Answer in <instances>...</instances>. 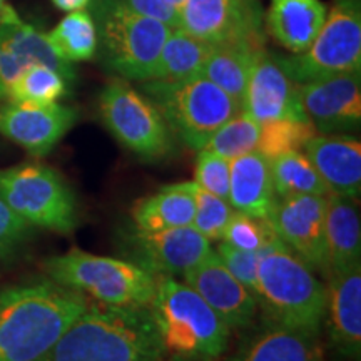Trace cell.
I'll use <instances>...</instances> for the list:
<instances>
[{
    "label": "cell",
    "instance_id": "cell-1",
    "mask_svg": "<svg viewBox=\"0 0 361 361\" xmlns=\"http://www.w3.org/2000/svg\"><path fill=\"white\" fill-rule=\"evenodd\" d=\"M90 305L52 279L0 290V361H40Z\"/></svg>",
    "mask_w": 361,
    "mask_h": 361
},
{
    "label": "cell",
    "instance_id": "cell-2",
    "mask_svg": "<svg viewBox=\"0 0 361 361\" xmlns=\"http://www.w3.org/2000/svg\"><path fill=\"white\" fill-rule=\"evenodd\" d=\"M164 355L147 308L90 301L40 361H152Z\"/></svg>",
    "mask_w": 361,
    "mask_h": 361
},
{
    "label": "cell",
    "instance_id": "cell-3",
    "mask_svg": "<svg viewBox=\"0 0 361 361\" xmlns=\"http://www.w3.org/2000/svg\"><path fill=\"white\" fill-rule=\"evenodd\" d=\"M149 314L168 356L184 361H218L229 346L231 329L188 283L157 278Z\"/></svg>",
    "mask_w": 361,
    "mask_h": 361
},
{
    "label": "cell",
    "instance_id": "cell-4",
    "mask_svg": "<svg viewBox=\"0 0 361 361\" xmlns=\"http://www.w3.org/2000/svg\"><path fill=\"white\" fill-rule=\"evenodd\" d=\"M256 301L264 319L319 335L326 286L278 236L259 251Z\"/></svg>",
    "mask_w": 361,
    "mask_h": 361
},
{
    "label": "cell",
    "instance_id": "cell-5",
    "mask_svg": "<svg viewBox=\"0 0 361 361\" xmlns=\"http://www.w3.org/2000/svg\"><path fill=\"white\" fill-rule=\"evenodd\" d=\"M49 279L89 298L94 303L121 308H147L157 276L129 259L97 256L72 247L42 263Z\"/></svg>",
    "mask_w": 361,
    "mask_h": 361
},
{
    "label": "cell",
    "instance_id": "cell-6",
    "mask_svg": "<svg viewBox=\"0 0 361 361\" xmlns=\"http://www.w3.org/2000/svg\"><path fill=\"white\" fill-rule=\"evenodd\" d=\"M104 66L117 78L144 82L151 78L173 27L134 12L126 0H90Z\"/></svg>",
    "mask_w": 361,
    "mask_h": 361
},
{
    "label": "cell",
    "instance_id": "cell-7",
    "mask_svg": "<svg viewBox=\"0 0 361 361\" xmlns=\"http://www.w3.org/2000/svg\"><path fill=\"white\" fill-rule=\"evenodd\" d=\"M142 92L174 137L194 151H201L226 121L241 112V104L201 74L180 80H144Z\"/></svg>",
    "mask_w": 361,
    "mask_h": 361
},
{
    "label": "cell",
    "instance_id": "cell-8",
    "mask_svg": "<svg viewBox=\"0 0 361 361\" xmlns=\"http://www.w3.org/2000/svg\"><path fill=\"white\" fill-rule=\"evenodd\" d=\"M97 109L104 128L137 159L159 162L176 152V137L164 117L146 94L126 79L107 82L99 94Z\"/></svg>",
    "mask_w": 361,
    "mask_h": 361
},
{
    "label": "cell",
    "instance_id": "cell-9",
    "mask_svg": "<svg viewBox=\"0 0 361 361\" xmlns=\"http://www.w3.org/2000/svg\"><path fill=\"white\" fill-rule=\"evenodd\" d=\"M0 200L32 228L71 234L79 226V206L67 180L39 162L0 171Z\"/></svg>",
    "mask_w": 361,
    "mask_h": 361
},
{
    "label": "cell",
    "instance_id": "cell-10",
    "mask_svg": "<svg viewBox=\"0 0 361 361\" xmlns=\"http://www.w3.org/2000/svg\"><path fill=\"white\" fill-rule=\"evenodd\" d=\"M276 59L288 78L296 84L361 71L360 0H335L308 49Z\"/></svg>",
    "mask_w": 361,
    "mask_h": 361
},
{
    "label": "cell",
    "instance_id": "cell-11",
    "mask_svg": "<svg viewBox=\"0 0 361 361\" xmlns=\"http://www.w3.org/2000/svg\"><path fill=\"white\" fill-rule=\"evenodd\" d=\"M178 27L211 45L245 42L263 47L266 37L259 0H184Z\"/></svg>",
    "mask_w": 361,
    "mask_h": 361
},
{
    "label": "cell",
    "instance_id": "cell-12",
    "mask_svg": "<svg viewBox=\"0 0 361 361\" xmlns=\"http://www.w3.org/2000/svg\"><path fill=\"white\" fill-rule=\"evenodd\" d=\"M119 246L128 256L126 259L157 278H183L211 251L209 239L201 236L192 226L162 231L126 229Z\"/></svg>",
    "mask_w": 361,
    "mask_h": 361
},
{
    "label": "cell",
    "instance_id": "cell-13",
    "mask_svg": "<svg viewBox=\"0 0 361 361\" xmlns=\"http://www.w3.org/2000/svg\"><path fill=\"white\" fill-rule=\"evenodd\" d=\"M326 196L278 197L268 223L276 236L311 271L328 279L326 241H324Z\"/></svg>",
    "mask_w": 361,
    "mask_h": 361
},
{
    "label": "cell",
    "instance_id": "cell-14",
    "mask_svg": "<svg viewBox=\"0 0 361 361\" xmlns=\"http://www.w3.org/2000/svg\"><path fill=\"white\" fill-rule=\"evenodd\" d=\"M79 112L64 104H27L6 101L0 106V134L24 147L30 156L44 157L74 128Z\"/></svg>",
    "mask_w": 361,
    "mask_h": 361
},
{
    "label": "cell",
    "instance_id": "cell-15",
    "mask_svg": "<svg viewBox=\"0 0 361 361\" xmlns=\"http://www.w3.org/2000/svg\"><path fill=\"white\" fill-rule=\"evenodd\" d=\"M296 90L306 117L319 133L335 134L360 128V71L296 84Z\"/></svg>",
    "mask_w": 361,
    "mask_h": 361
},
{
    "label": "cell",
    "instance_id": "cell-16",
    "mask_svg": "<svg viewBox=\"0 0 361 361\" xmlns=\"http://www.w3.org/2000/svg\"><path fill=\"white\" fill-rule=\"evenodd\" d=\"M183 281L224 319L231 331H246L255 323L258 301L229 273L213 247L184 274Z\"/></svg>",
    "mask_w": 361,
    "mask_h": 361
},
{
    "label": "cell",
    "instance_id": "cell-17",
    "mask_svg": "<svg viewBox=\"0 0 361 361\" xmlns=\"http://www.w3.org/2000/svg\"><path fill=\"white\" fill-rule=\"evenodd\" d=\"M241 111L258 124L278 119L310 121L298 97L296 82L279 66L276 54L266 47L259 49L252 61Z\"/></svg>",
    "mask_w": 361,
    "mask_h": 361
},
{
    "label": "cell",
    "instance_id": "cell-18",
    "mask_svg": "<svg viewBox=\"0 0 361 361\" xmlns=\"http://www.w3.org/2000/svg\"><path fill=\"white\" fill-rule=\"evenodd\" d=\"M323 324L329 345L341 358L358 361L361 355V264L328 278Z\"/></svg>",
    "mask_w": 361,
    "mask_h": 361
},
{
    "label": "cell",
    "instance_id": "cell-19",
    "mask_svg": "<svg viewBox=\"0 0 361 361\" xmlns=\"http://www.w3.org/2000/svg\"><path fill=\"white\" fill-rule=\"evenodd\" d=\"M35 64L54 67L69 79H75L74 67L57 56L44 32L22 22L20 17L0 24V99L7 101L13 80Z\"/></svg>",
    "mask_w": 361,
    "mask_h": 361
},
{
    "label": "cell",
    "instance_id": "cell-20",
    "mask_svg": "<svg viewBox=\"0 0 361 361\" xmlns=\"http://www.w3.org/2000/svg\"><path fill=\"white\" fill-rule=\"evenodd\" d=\"M305 154L322 176L329 194L358 200L361 192V144L343 134H316Z\"/></svg>",
    "mask_w": 361,
    "mask_h": 361
},
{
    "label": "cell",
    "instance_id": "cell-21",
    "mask_svg": "<svg viewBox=\"0 0 361 361\" xmlns=\"http://www.w3.org/2000/svg\"><path fill=\"white\" fill-rule=\"evenodd\" d=\"M239 341L228 361H324L319 335L264 319Z\"/></svg>",
    "mask_w": 361,
    "mask_h": 361
},
{
    "label": "cell",
    "instance_id": "cell-22",
    "mask_svg": "<svg viewBox=\"0 0 361 361\" xmlns=\"http://www.w3.org/2000/svg\"><path fill=\"white\" fill-rule=\"evenodd\" d=\"M276 201L269 161L263 154L252 151L229 161L228 202L234 211L268 219Z\"/></svg>",
    "mask_w": 361,
    "mask_h": 361
},
{
    "label": "cell",
    "instance_id": "cell-23",
    "mask_svg": "<svg viewBox=\"0 0 361 361\" xmlns=\"http://www.w3.org/2000/svg\"><path fill=\"white\" fill-rule=\"evenodd\" d=\"M322 0H271L264 16V30L291 54L310 47L326 19Z\"/></svg>",
    "mask_w": 361,
    "mask_h": 361
},
{
    "label": "cell",
    "instance_id": "cell-24",
    "mask_svg": "<svg viewBox=\"0 0 361 361\" xmlns=\"http://www.w3.org/2000/svg\"><path fill=\"white\" fill-rule=\"evenodd\" d=\"M328 278L355 264H361V224L355 202L328 194L324 211Z\"/></svg>",
    "mask_w": 361,
    "mask_h": 361
},
{
    "label": "cell",
    "instance_id": "cell-25",
    "mask_svg": "<svg viewBox=\"0 0 361 361\" xmlns=\"http://www.w3.org/2000/svg\"><path fill=\"white\" fill-rule=\"evenodd\" d=\"M197 186L191 183H176L162 186L151 196L142 197L133 207L134 228L142 231L191 226L196 213Z\"/></svg>",
    "mask_w": 361,
    "mask_h": 361
},
{
    "label": "cell",
    "instance_id": "cell-26",
    "mask_svg": "<svg viewBox=\"0 0 361 361\" xmlns=\"http://www.w3.org/2000/svg\"><path fill=\"white\" fill-rule=\"evenodd\" d=\"M263 47L245 42L214 45L200 74L223 89L243 107L252 61L256 52Z\"/></svg>",
    "mask_w": 361,
    "mask_h": 361
},
{
    "label": "cell",
    "instance_id": "cell-27",
    "mask_svg": "<svg viewBox=\"0 0 361 361\" xmlns=\"http://www.w3.org/2000/svg\"><path fill=\"white\" fill-rule=\"evenodd\" d=\"M214 45L176 27L162 45L147 80H180L197 75Z\"/></svg>",
    "mask_w": 361,
    "mask_h": 361
},
{
    "label": "cell",
    "instance_id": "cell-28",
    "mask_svg": "<svg viewBox=\"0 0 361 361\" xmlns=\"http://www.w3.org/2000/svg\"><path fill=\"white\" fill-rule=\"evenodd\" d=\"M47 35L59 57L67 62H84L96 57L99 37L96 22L85 11L69 12Z\"/></svg>",
    "mask_w": 361,
    "mask_h": 361
},
{
    "label": "cell",
    "instance_id": "cell-29",
    "mask_svg": "<svg viewBox=\"0 0 361 361\" xmlns=\"http://www.w3.org/2000/svg\"><path fill=\"white\" fill-rule=\"evenodd\" d=\"M274 192L278 197L328 196L329 189L303 152H288L269 161Z\"/></svg>",
    "mask_w": 361,
    "mask_h": 361
},
{
    "label": "cell",
    "instance_id": "cell-30",
    "mask_svg": "<svg viewBox=\"0 0 361 361\" xmlns=\"http://www.w3.org/2000/svg\"><path fill=\"white\" fill-rule=\"evenodd\" d=\"M74 80L59 72L54 67L35 64L27 67L13 80L8 89L7 101L27 104H54L64 99Z\"/></svg>",
    "mask_w": 361,
    "mask_h": 361
},
{
    "label": "cell",
    "instance_id": "cell-31",
    "mask_svg": "<svg viewBox=\"0 0 361 361\" xmlns=\"http://www.w3.org/2000/svg\"><path fill=\"white\" fill-rule=\"evenodd\" d=\"M318 130L310 121L278 119L259 124V139L256 151L271 161L288 152H301Z\"/></svg>",
    "mask_w": 361,
    "mask_h": 361
},
{
    "label": "cell",
    "instance_id": "cell-32",
    "mask_svg": "<svg viewBox=\"0 0 361 361\" xmlns=\"http://www.w3.org/2000/svg\"><path fill=\"white\" fill-rule=\"evenodd\" d=\"M259 139V124L245 111L238 112L236 116L221 126L211 135L209 141L202 147L204 151L214 152L224 159L233 161L236 157L256 151Z\"/></svg>",
    "mask_w": 361,
    "mask_h": 361
},
{
    "label": "cell",
    "instance_id": "cell-33",
    "mask_svg": "<svg viewBox=\"0 0 361 361\" xmlns=\"http://www.w3.org/2000/svg\"><path fill=\"white\" fill-rule=\"evenodd\" d=\"M274 236L276 233L273 231L268 219L255 218V216L234 211L221 241L238 247V250L259 252Z\"/></svg>",
    "mask_w": 361,
    "mask_h": 361
},
{
    "label": "cell",
    "instance_id": "cell-34",
    "mask_svg": "<svg viewBox=\"0 0 361 361\" xmlns=\"http://www.w3.org/2000/svg\"><path fill=\"white\" fill-rule=\"evenodd\" d=\"M233 213L234 209L228 201L197 188L196 213L191 226L209 241H221Z\"/></svg>",
    "mask_w": 361,
    "mask_h": 361
},
{
    "label": "cell",
    "instance_id": "cell-35",
    "mask_svg": "<svg viewBox=\"0 0 361 361\" xmlns=\"http://www.w3.org/2000/svg\"><path fill=\"white\" fill-rule=\"evenodd\" d=\"M194 183L202 191L214 194L228 201L229 194V161L214 152L201 149L196 161Z\"/></svg>",
    "mask_w": 361,
    "mask_h": 361
},
{
    "label": "cell",
    "instance_id": "cell-36",
    "mask_svg": "<svg viewBox=\"0 0 361 361\" xmlns=\"http://www.w3.org/2000/svg\"><path fill=\"white\" fill-rule=\"evenodd\" d=\"M216 252H218V256L229 273L256 298V293H258L259 252L238 250V247L226 245L223 241L216 247Z\"/></svg>",
    "mask_w": 361,
    "mask_h": 361
},
{
    "label": "cell",
    "instance_id": "cell-37",
    "mask_svg": "<svg viewBox=\"0 0 361 361\" xmlns=\"http://www.w3.org/2000/svg\"><path fill=\"white\" fill-rule=\"evenodd\" d=\"M32 236V226L0 200V261L11 258Z\"/></svg>",
    "mask_w": 361,
    "mask_h": 361
},
{
    "label": "cell",
    "instance_id": "cell-38",
    "mask_svg": "<svg viewBox=\"0 0 361 361\" xmlns=\"http://www.w3.org/2000/svg\"><path fill=\"white\" fill-rule=\"evenodd\" d=\"M134 12L141 13L147 19L157 20L161 24L176 29L179 25V8L173 0H126Z\"/></svg>",
    "mask_w": 361,
    "mask_h": 361
},
{
    "label": "cell",
    "instance_id": "cell-39",
    "mask_svg": "<svg viewBox=\"0 0 361 361\" xmlns=\"http://www.w3.org/2000/svg\"><path fill=\"white\" fill-rule=\"evenodd\" d=\"M52 4L59 8V11L75 12L84 11V8L90 4V0H52Z\"/></svg>",
    "mask_w": 361,
    "mask_h": 361
},
{
    "label": "cell",
    "instance_id": "cell-40",
    "mask_svg": "<svg viewBox=\"0 0 361 361\" xmlns=\"http://www.w3.org/2000/svg\"><path fill=\"white\" fill-rule=\"evenodd\" d=\"M17 12L13 11V8L8 6L7 0H0V24H4V22H11L13 19H17Z\"/></svg>",
    "mask_w": 361,
    "mask_h": 361
},
{
    "label": "cell",
    "instance_id": "cell-41",
    "mask_svg": "<svg viewBox=\"0 0 361 361\" xmlns=\"http://www.w3.org/2000/svg\"><path fill=\"white\" fill-rule=\"evenodd\" d=\"M152 361H184V360H179V358H174V356H161V358H156Z\"/></svg>",
    "mask_w": 361,
    "mask_h": 361
},
{
    "label": "cell",
    "instance_id": "cell-42",
    "mask_svg": "<svg viewBox=\"0 0 361 361\" xmlns=\"http://www.w3.org/2000/svg\"><path fill=\"white\" fill-rule=\"evenodd\" d=\"M183 2H184V0H173V4L178 8H180V6H183Z\"/></svg>",
    "mask_w": 361,
    "mask_h": 361
}]
</instances>
